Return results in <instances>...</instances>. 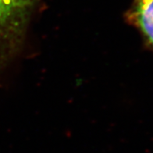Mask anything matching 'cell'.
Wrapping results in <instances>:
<instances>
[{
	"label": "cell",
	"instance_id": "6da1fadb",
	"mask_svg": "<svg viewBox=\"0 0 153 153\" xmlns=\"http://www.w3.org/2000/svg\"><path fill=\"white\" fill-rule=\"evenodd\" d=\"M125 19L138 30L145 46L153 51V0H134Z\"/></svg>",
	"mask_w": 153,
	"mask_h": 153
},
{
	"label": "cell",
	"instance_id": "7a4b0ae2",
	"mask_svg": "<svg viewBox=\"0 0 153 153\" xmlns=\"http://www.w3.org/2000/svg\"><path fill=\"white\" fill-rule=\"evenodd\" d=\"M18 1L20 2H21L22 4L25 5V6L33 7V6H34L37 0H18Z\"/></svg>",
	"mask_w": 153,
	"mask_h": 153
},
{
	"label": "cell",
	"instance_id": "3957f363",
	"mask_svg": "<svg viewBox=\"0 0 153 153\" xmlns=\"http://www.w3.org/2000/svg\"><path fill=\"white\" fill-rule=\"evenodd\" d=\"M0 3H20V4H22L21 2H19L18 0H0ZM24 6H25V5H24Z\"/></svg>",
	"mask_w": 153,
	"mask_h": 153
}]
</instances>
